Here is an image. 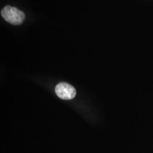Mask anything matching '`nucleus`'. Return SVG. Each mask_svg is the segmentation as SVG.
I'll use <instances>...</instances> for the list:
<instances>
[{
	"label": "nucleus",
	"instance_id": "obj_2",
	"mask_svg": "<svg viewBox=\"0 0 153 153\" xmlns=\"http://www.w3.org/2000/svg\"><path fill=\"white\" fill-rule=\"evenodd\" d=\"M55 91L57 97L64 100H70L76 96L75 89L66 82L59 83L55 87Z\"/></svg>",
	"mask_w": 153,
	"mask_h": 153
},
{
	"label": "nucleus",
	"instance_id": "obj_1",
	"mask_svg": "<svg viewBox=\"0 0 153 153\" xmlns=\"http://www.w3.org/2000/svg\"><path fill=\"white\" fill-rule=\"evenodd\" d=\"M1 15L7 22L13 25H20L25 19V14L23 11L11 6H6L3 8Z\"/></svg>",
	"mask_w": 153,
	"mask_h": 153
}]
</instances>
